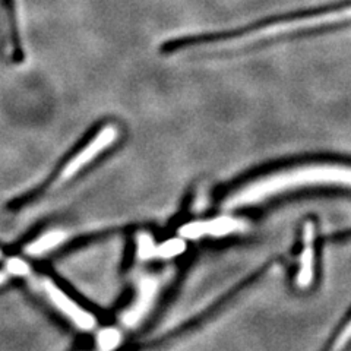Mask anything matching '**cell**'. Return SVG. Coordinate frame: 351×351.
Returning a JSON list of instances; mask_svg holds the SVG:
<instances>
[{
	"mask_svg": "<svg viewBox=\"0 0 351 351\" xmlns=\"http://www.w3.org/2000/svg\"><path fill=\"white\" fill-rule=\"evenodd\" d=\"M46 291L49 294L50 300L53 302V304L56 306L58 309L80 329H84V331H90V329H93L95 326L94 316L76 304V302H73L69 295H66L51 281H46Z\"/></svg>",
	"mask_w": 351,
	"mask_h": 351,
	"instance_id": "3",
	"label": "cell"
},
{
	"mask_svg": "<svg viewBox=\"0 0 351 351\" xmlns=\"http://www.w3.org/2000/svg\"><path fill=\"white\" fill-rule=\"evenodd\" d=\"M116 136L117 130L113 125H106L104 128H101V130L90 141V144H86L82 151H80L68 164H66L54 186H59L72 179L73 176L81 169H84L88 162H91L94 158L100 156L104 149L112 145Z\"/></svg>",
	"mask_w": 351,
	"mask_h": 351,
	"instance_id": "2",
	"label": "cell"
},
{
	"mask_svg": "<svg viewBox=\"0 0 351 351\" xmlns=\"http://www.w3.org/2000/svg\"><path fill=\"white\" fill-rule=\"evenodd\" d=\"M350 341H351V319L346 324L343 331L339 332V335L335 338V341L329 351H343Z\"/></svg>",
	"mask_w": 351,
	"mask_h": 351,
	"instance_id": "13",
	"label": "cell"
},
{
	"mask_svg": "<svg viewBox=\"0 0 351 351\" xmlns=\"http://www.w3.org/2000/svg\"><path fill=\"white\" fill-rule=\"evenodd\" d=\"M5 281H6V276H5V274L0 272V284H3Z\"/></svg>",
	"mask_w": 351,
	"mask_h": 351,
	"instance_id": "14",
	"label": "cell"
},
{
	"mask_svg": "<svg viewBox=\"0 0 351 351\" xmlns=\"http://www.w3.org/2000/svg\"><path fill=\"white\" fill-rule=\"evenodd\" d=\"M0 256H2V252H0Z\"/></svg>",
	"mask_w": 351,
	"mask_h": 351,
	"instance_id": "15",
	"label": "cell"
},
{
	"mask_svg": "<svg viewBox=\"0 0 351 351\" xmlns=\"http://www.w3.org/2000/svg\"><path fill=\"white\" fill-rule=\"evenodd\" d=\"M184 241L180 239H171L167 240L166 243H162L160 246H156V252H154V256H158L162 259H170L178 256L184 252Z\"/></svg>",
	"mask_w": 351,
	"mask_h": 351,
	"instance_id": "9",
	"label": "cell"
},
{
	"mask_svg": "<svg viewBox=\"0 0 351 351\" xmlns=\"http://www.w3.org/2000/svg\"><path fill=\"white\" fill-rule=\"evenodd\" d=\"M98 347L101 348V351H112L114 350L119 343H120V334L116 329L110 328L104 329L100 334H98Z\"/></svg>",
	"mask_w": 351,
	"mask_h": 351,
	"instance_id": "11",
	"label": "cell"
},
{
	"mask_svg": "<svg viewBox=\"0 0 351 351\" xmlns=\"http://www.w3.org/2000/svg\"><path fill=\"white\" fill-rule=\"evenodd\" d=\"M157 293V282L151 280V278H145L144 281L141 282V287H139V295L138 299L134 304V307H132L130 311H128L123 316V322L126 325H134L136 324L142 315H144L148 307L152 304V300H154V295H156Z\"/></svg>",
	"mask_w": 351,
	"mask_h": 351,
	"instance_id": "6",
	"label": "cell"
},
{
	"mask_svg": "<svg viewBox=\"0 0 351 351\" xmlns=\"http://www.w3.org/2000/svg\"><path fill=\"white\" fill-rule=\"evenodd\" d=\"M66 239V233L59 232V230H54V232H49L47 234H43L37 240L32 241L27 246V254L28 255H41L50 252L56 246H59L62 241Z\"/></svg>",
	"mask_w": 351,
	"mask_h": 351,
	"instance_id": "8",
	"label": "cell"
},
{
	"mask_svg": "<svg viewBox=\"0 0 351 351\" xmlns=\"http://www.w3.org/2000/svg\"><path fill=\"white\" fill-rule=\"evenodd\" d=\"M241 223L234 218L221 217L211 221H195L180 227L179 234L188 239H197L202 236H227L240 230Z\"/></svg>",
	"mask_w": 351,
	"mask_h": 351,
	"instance_id": "4",
	"label": "cell"
},
{
	"mask_svg": "<svg viewBox=\"0 0 351 351\" xmlns=\"http://www.w3.org/2000/svg\"><path fill=\"white\" fill-rule=\"evenodd\" d=\"M136 245H138V258L139 259H149L154 256L156 252V243H154L152 237L148 233H138L136 236Z\"/></svg>",
	"mask_w": 351,
	"mask_h": 351,
	"instance_id": "10",
	"label": "cell"
},
{
	"mask_svg": "<svg viewBox=\"0 0 351 351\" xmlns=\"http://www.w3.org/2000/svg\"><path fill=\"white\" fill-rule=\"evenodd\" d=\"M0 5L6 14L8 19V32H9V41H10V59L15 63H19L25 59L24 49L21 46V38H19V31H18V22H16V9H15V0H0Z\"/></svg>",
	"mask_w": 351,
	"mask_h": 351,
	"instance_id": "7",
	"label": "cell"
},
{
	"mask_svg": "<svg viewBox=\"0 0 351 351\" xmlns=\"http://www.w3.org/2000/svg\"><path fill=\"white\" fill-rule=\"evenodd\" d=\"M311 184H339L351 188V167L344 166H304L271 174L237 192L228 206L250 205L268 196Z\"/></svg>",
	"mask_w": 351,
	"mask_h": 351,
	"instance_id": "1",
	"label": "cell"
},
{
	"mask_svg": "<svg viewBox=\"0 0 351 351\" xmlns=\"http://www.w3.org/2000/svg\"><path fill=\"white\" fill-rule=\"evenodd\" d=\"M315 269V226L307 221L303 227V250L300 255V267L298 272V285L307 289L313 281Z\"/></svg>",
	"mask_w": 351,
	"mask_h": 351,
	"instance_id": "5",
	"label": "cell"
},
{
	"mask_svg": "<svg viewBox=\"0 0 351 351\" xmlns=\"http://www.w3.org/2000/svg\"><path fill=\"white\" fill-rule=\"evenodd\" d=\"M6 269L9 274H12V276H18V277H22V276H28L29 274V265L25 262L22 261L19 258H12L9 259L6 262Z\"/></svg>",
	"mask_w": 351,
	"mask_h": 351,
	"instance_id": "12",
	"label": "cell"
}]
</instances>
